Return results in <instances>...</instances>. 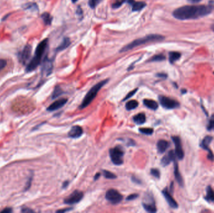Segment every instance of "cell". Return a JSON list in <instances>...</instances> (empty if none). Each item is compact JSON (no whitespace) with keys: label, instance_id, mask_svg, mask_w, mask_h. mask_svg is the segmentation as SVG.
<instances>
[{"label":"cell","instance_id":"6da1fadb","mask_svg":"<svg viewBox=\"0 0 214 213\" xmlns=\"http://www.w3.org/2000/svg\"><path fill=\"white\" fill-rule=\"evenodd\" d=\"M213 8L212 5L183 6L176 9L173 15L176 19L180 20L197 19L210 14Z\"/></svg>","mask_w":214,"mask_h":213},{"label":"cell","instance_id":"7a4b0ae2","mask_svg":"<svg viewBox=\"0 0 214 213\" xmlns=\"http://www.w3.org/2000/svg\"><path fill=\"white\" fill-rule=\"evenodd\" d=\"M48 46V40L45 39L43 40L40 43L38 44L36 48L35 56L32 58L26 66V71L27 72H31L35 70L41 63L43 56Z\"/></svg>","mask_w":214,"mask_h":213},{"label":"cell","instance_id":"3957f363","mask_svg":"<svg viewBox=\"0 0 214 213\" xmlns=\"http://www.w3.org/2000/svg\"><path fill=\"white\" fill-rule=\"evenodd\" d=\"M165 39V37L162 35L160 34H150L146 36L145 37L139 38L137 40H134L133 42H130L124 48H122L120 50V52H125L129 51L132 49H133L137 46H139L142 45H144L146 43H149L150 42H155V41H160Z\"/></svg>","mask_w":214,"mask_h":213},{"label":"cell","instance_id":"277c9868","mask_svg":"<svg viewBox=\"0 0 214 213\" xmlns=\"http://www.w3.org/2000/svg\"><path fill=\"white\" fill-rule=\"evenodd\" d=\"M108 81V80L101 81L91 88L87 93L86 96H85L82 102L81 105L79 106V109H82L87 107L91 102V101L95 98V97L96 96L98 93L99 92V91L101 89V88L104 86V85H105Z\"/></svg>","mask_w":214,"mask_h":213},{"label":"cell","instance_id":"5b68a950","mask_svg":"<svg viewBox=\"0 0 214 213\" xmlns=\"http://www.w3.org/2000/svg\"><path fill=\"white\" fill-rule=\"evenodd\" d=\"M124 151L120 147H115L110 150V156L115 165H121L124 162Z\"/></svg>","mask_w":214,"mask_h":213},{"label":"cell","instance_id":"8992f818","mask_svg":"<svg viewBox=\"0 0 214 213\" xmlns=\"http://www.w3.org/2000/svg\"><path fill=\"white\" fill-rule=\"evenodd\" d=\"M158 100L162 107L167 109H174L180 107L179 102L167 96H159Z\"/></svg>","mask_w":214,"mask_h":213},{"label":"cell","instance_id":"52a82bcc","mask_svg":"<svg viewBox=\"0 0 214 213\" xmlns=\"http://www.w3.org/2000/svg\"><path fill=\"white\" fill-rule=\"evenodd\" d=\"M105 198L110 203L113 204H117L123 199V196L114 189H110L107 191Z\"/></svg>","mask_w":214,"mask_h":213},{"label":"cell","instance_id":"ba28073f","mask_svg":"<svg viewBox=\"0 0 214 213\" xmlns=\"http://www.w3.org/2000/svg\"><path fill=\"white\" fill-rule=\"evenodd\" d=\"M143 206L144 209L149 212H157V208L154 197L150 194H146L143 201Z\"/></svg>","mask_w":214,"mask_h":213},{"label":"cell","instance_id":"9c48e42d","mask_svg":"<svg viewBox=\"0 0 214 213\" xmlns=\"http://www.w3.org/2000/svg\"><path fill=\"white\" fill-rule=\"evenodd\" d=\"M213 138L211 136H206L202 141H201L200 146L203 149L207 151L208 152V155L207 158L210 161H214V154H213V152L209 148V145L213 141Z\"/></svg>","mask_w":214,"mask_h":213},{"label":"cell","instance_id":"30bf717a","mask_svg":"<svg viewBox=\"0 0 214 213\" xmlns=\"http://www.w3.org/2000/svg\"><path fill=\"white\" fill-rule=\"evenodd\" d=\"M83 198V193L82 191L76 190L73 191L68 196H67L65 200L64 203L66 204H74L79 203Z\"/></svg>","mask_w":214,"mask_h":213},{"label":"cell","instance_id":"8fae6325","mask_svg":"<svg viewBox=\"0 0 214 213\" xmlns=\"http://www.w3.org/2000/svg\"><path fill=\"white\" fill-rule=\"evenodd\" d=\"M172 139L175 145V153L176 156L179 160H182L185 156L184 151L182 148V145L181 143V139L178 136H172Z\"/></svg>","mask_w":214,"mask_h":213},{"label":"cell","instance_id":"7c38bea8","mask_svg":"<svg viewBox=\"0 0 214 213\" xmlns=\"http://www.w3.org/2000/svg\"><path fill=\"white\" fill-rule=\"evenodd\" d=\"M162 194H163L164 198H165V199L167 201V202L168 203V205L171 207V208H173V209H177V208H178V207H179L178 203H176V201L174 199L172 196L171 195L170 193L168 191L167 187L165 188L164 190L162 191Z\"/></svg>","mask_w":214,"mask_h":213},{"label":"cell","instance_id":"4fadbf2b","mask_svg":"<svg viewBox=\"0 0 214 213\" xmlns=\"http://www.w3.org/2000/svg\"><path fill=\"white\" fill-rule=\"evenodd\" d=\"M176 154L175 151L173 150L170 151L168 154H166L165 156H164L163 157V158L161 160V164L162 165L165 167L167 166L168 165H169L170 163L171 162H174V161L176 160Z\"/></svg>","mask_w":214,"mask_h":213},{"label":"cell","instance_id":"5bb4252c","mask_svg":"<svg viewBox=\"0 0 214 213\" xmlns=\"http://www.w3.org/2000/svg\"><path fill=\"white\" fill-rule=\"evenodd\" d=\"M32 47L30 45H27L24 48V49L20 54V60L23 64H25L29 59L32 54Z\"/></svg>","mask_w":214,"mask_h":213},{"label":"cell","instance_id":"9a60e30c","mask_svg":"<svg viewBox=\"0 0 214 213\" xmlns=\"http://www.w3.org/2000/svg\"><path fill=\"white\" fill-rule=\"evenodd\" d=\"M67 101H68V100L65 99V98L58 100L54 102H53L51 105L49 106L47 108V110L48 111H56V110H57V109L62 108L66 104Z\"/></svg>","mask_w":214,"mask_h":213},{"label":"cell","instance_id":"2e32d148","mask_svg":"<svg viewBox=\"0 0 214 213\" xmlns=\"http://www.w3.org/2000/svg\"><path fill=\"white\" fill-rule=\"evenodd\" d=\"M82 127L79 126H73L68 132V136L71 138H78L83 135Z\"/></svg>","mask_w":214,"mask_h":213},{"label":"cell","instance_id":"e0dca14e","mask_svg":"<svg viewBox=\"0 0 214 213\" xmlns=\"http://www.w3.org/2000/svg\"><path fill=\"white\" fill-rule=\"evenodd\" d=\"M174 176H175V179L177 181V182L179 183V184L180 186L183 187V184H184V182H183V178H182V176L180 174V172L179 171L178 163H177L176 160L174 161Z\"/></svg>","mask_w":214,"mask_h":213},{"label":"cell","instance_id":"ac0fdd59","mask_svg":"<svg viewBox=\"0 0 214 213\" xmlns=\"http://www.w3.org/2000/svg\"><path fill=\"white\" fill-rule=\"evenodd\" d=\"M52 69H53L52 62L50 59L45 58L42 66V72L48 76L51 74Z\"/></svg>","mask_w":214,"mask_h":213},{"label":"cell","instance_id":"d6986e66","mask_svg":"<svg viewBox=\"0 0 214 213\" xmlns=\"http://www.w3.org/2000/svg\"><path fill=\"white\" fill-rule=\"evenodd\" d=\"M157 149L159 153H163L169 147V143L166 140L160 139L157 143Z\"/></svg>","mask_w":214,"mask_h":213},{"label":"cell","instance_id":"ffe728a7","mask_svg":"<svg viewBox=\"0 0 214 213\" xmlns=\"http://www.w3.org/2000/svg\"><path fill=\"white\" fill-rule=\"evenodd\" d=\"M204 199L209 203L214 202V190L211 186H208L206 189V195L204 196Z\"/></svg>","mask_w":214,"mask_h":213},{"label":"cell","instance_id":"44dd1931","mask_svg":"<svg viewBox=\"0 0 214 213\" xmlns=\"http://www.w3.org/2000/svg\"><path fill=\"white\" fill-rule=\"evenodd\" d=\"M133 120L137 124H143L146 121V116L143 113H140L135 116H134Z\"/></svg>","mask_w":214,"mask_h":213},{"label":"cell","instance_id":"7402d4cb","mask_svg":"<svg viewBox=\"0 0 214 213\" xmlns=\"http://www.w3.org/2000/svg\"><path fill=\"white\" fill-rule=\"evenodd\" d=\"M143 104L145 105V106L149 108L150 109H152V110H156V109H157L158 108V104L157 103V102L152 100H148V99L144 100Z\"/></svg>","mask_w":214,"mask_h":213},{"label":"cell","instance_id":"603a6c76","mask_svg":"<svg viewBox=\"0 0 214 213\" xmlns=\"http://www.w3.org/2000/svg\"><path fill=\"white\" fill-rule=\"evenodd\" d=\"M132 11H139L142 10L146 7V3L143 1H134L132 4Z\"/></svg>","mask_w":214,"mask_h":213},{"label":"cell","instance_id":"cb8c5ba5","mask_svg":"<svg viewBox=\"0 0 214 213\" xmlns=\"http://www.w3.org/2000/svg\"><path fill=\"white\" fill-rule=\"evenodd\" d=\"M181 56V54L179 52L172 51L169 53V61L170 63H174L177 60L179 59Z\"/></svg>","mask_w":214,"mask_h":213},{"label":"cell","instance_id":"d4e9b609","mask_svg":"<svg viewBox=\"0 0 214 213\" xmlns=\"http://www.w3.org/2000/svg\"><path fill=\"white\" fill-rule=\"evenodd\" d=\"M71 44V41L68 38H65L63 39L62 43H61L57 48L58 51H63V50L68 48Z\"/></svg>","mask_w":214,"mask_h":213},{"label":"cell","instance_id":"484cf974","mask_svg":"<svg viewBox=\"0 0 214 213\" xmlns=\"http://www.w3.org/2000/svg\"><path fill=\"white\" fill-rule=\"evenodd\" d=\"M138 106V102L136 100H131L128 101L125 105L126 109L128 111L132 110V109H135Z\"/></svg>","mask_w":214,"mask_h":213},{"label":"cell","instance_id":"4316f807","mask_svg":"<svg viewBox=\"0 0 214 213\" xmlns=\"http://www.w3.org/2000/svg\"><path fill=\"white\" fill-rule=\"evenodd\" d=\"M41 18L46 25H51L52 21V17L48 13H44L41 15Z\"/></svg>","mask_w":214,"mask_h":213},{"label":"cell","instance_id":"83f0119b","mask_svg":"<svg viewBox=\"0 0 214 213\" xmlns=\"http://www.w3.org/2000/svg\"><path fill=\"white\" fill-rule=\"evenodd\" d=\"M63 91L62 89V88H61L59 86H56L53 91V94H52V96H51L52 99H55V98H58V97L62 95L63 94Z\"/></svg>","mask_w":214,"mask_h":213},{"label":"cell","instance_id":"f1b7e54d","mask_svg":"<svg viewBox=\"0 0 214 213\" xmlns=\"http://www.w3.org/2000/svg\"><path fill=\"white\" fill-rule=\"evenodd\" d=\"M207 130L209 131L214 130V114H213L208 121L207 125Z\"/></svg>","mask_w":214,"mask_h":213},{"label":"cell","instance_id":"f546056e","mask_svg":"<svg viewBox=\"0 0 214 213\" xmlns=\"http://www.w3.org/2000/svg\"><path fill=\"white\" fill-rule=\"evenodd\" d=\"M139 131L143 135H151L154 132V129L150 128V127H141L139 129Z\"/></svg>","mask_w":214,"mask_h":213},{"label":"cell","instance_id":"4dcf8cb0","mask_svg":"<svg viewBox=\"0 0 214 213\" xmlns=\"http://www.w3.org/2000/svg\"><path fill=\"white\" fill-rule=\"evenodd\" d=\"M103 174L104 177L107 178V179H115L117 178V176L115 174H114L113 173L110 172L108 171H107V170H103Z\"/></svg>","mask_w":214,"mask_h":213},{"label":"cell","instance_id":"1f68e13d","mask_svg":"<svg viewBox=\"0 0 214 213\" xmlns=\"http://www.w3.org/2000/svg\"><path fill=\"white\" fill-rule=\"evenodd\" d=\"M128 0H116V1L112 4V8H118L124 3H125V2H128Z\"/></svg>","mask_w":214,"mask_h":213},{"label":"cell","instance_id":"d6a6232c","mask_svg":"<svg viewBox=\"0 0 214 213\" xmlns=\"http://www.w3.org/2000/svg\"><path fill=\"white\" fill-rule=\"evenodd\" d=\"M165 59V56L162 55V54H158V55H155V56L153 57L151 59V61H162Z\"/></svg>","mask_w":214,"mask_h":213},{"label":"cell","instance_id":"836d02e7","mask_svg":"<svg viewBox=\"0 0 214 213\" xmlns=\"http://www.w3.org/2000/svg\"><path fill=\"white\" fill-rule=\"evenodd\" d=\"M150 173L152 176H154L156 178H160V171L157 169H151L150 170Z\"/></svg>","mask_w":214,"mask_h":213},{"label":"cell","instance_id":"e575fe53","mask_svg":"<svg viewBox=\"0 0 214 213\" xmlns=\"http://www.w3.org/2000/svg\"><path fill=\"white\" fill-rule=\"evenodd\" d=\"M101 0H89V5L91 8H95L100 3Z\"/></svg>","mask_w":214,"mask_h":213},{"label":"cell","instance_id":"d590c367","mask_svg":"<svg viewBox=\"0 0 214 213\" xmlns=\"http://www.w3.org/2000/svg\"><path fill=\"white\" fill-rule=\"evenodd\" d=\"M137 91H138V89H135L134 90L132 91L131 92H130L125 96V98L124 99V101H125V100H126L128 99H129V98H131V97H132L133 95H135V94L136 93V92Z\"/></svg>","mask_w":214,"mask_h":213},{"label":"cell","instance_id":"8d00e7d4","mask_svg":"<svg viewBox=\"0 0 214 213\" xmlns=\"http://www.w3.org/2000/svg\"><path fill=\"white\" fill-rule=\"evenodd\" d=\"M7 64V61L3 59H0V71L5 68Z\"/></svg>","mask_w":214,"mask_h":213},{"label":"cell","instance_id":"74e56055","mask_svg":"<svg viewBox=\"0 0 214 213\" xmlns=\"http://www.w3.org/2000/svg\"><path fill=\"white\" fill-rule=\"evenodd\" d=\"M32 176H31V177L29 178L28 179V181H27V183L25 186V188H24V191H27L28 190L30 186H31V184H32Z\"/></svg>","mask_w":214,"mask_h":213},{"label":"cell","instance_id":"f35d334b","mask_svg":"<svg viewBox=\"0 0 214 213\" xmlns=\"http://www.w3.org/2000/svg\"><path fill=\"white\" fill-rule=\"evenodd\" d=\"M138 197V194H130V195H129L126 198V200H128V201L134 200V199H135L136 198H137Z\"/></svg>","mask_w":214,"mask_h":213},{"label":"cell","instance_id":"ab89813d","mask_svg":"<svg viewBox=\"0 0 214 213\" xmlns=\"http://www.w3.org/2000/svg\"><path fill=\"white\" fill-rule=\"evenodd\" d=\"M12 212H13V210H12L11 208H7L1 211V212H4V213H11Z\"/></svg>","mask_w":214,"mask_h":213},{"label":"cell","instance_id":"60d3db41","mask_svg":"<svg viewBox=\"0 0 214 213\" xmlns=\"http://www.w3.org/2000/svg\"><path fill=\"white\" fill-rule=\"evenodd\" d=\"M21 212H33L34 211L32 209H30L29 208H23L21 209Z\"/></svg>","mask_w":214,"mask_h":213},{"label":"cell","instance_id":"b9f144b4","mask_svg":"<svg viewBox=\"0 0 214 213\" xmlns=\"http://www.w3.org/2000/svg\"><path fill=\"white\" fill-rule=\"evenodd\" d=\"M76 13H77V15H79V16H81L82 15V14H83L82 10L81 9V8L79 7H78V8L77 10H76Z\"/></svg>","mask_w":214,"mask_h":213},{"label":"cell","instance_id":"7bdbcfd3","mask_svg":"<svg viewBox=\"0 0 214 213\" xmlns=\"http://www.w3.org/2000/svg\"><path fill=\"white\" fill-rule=\"evenodd\" d=\"M127 144H128V146H135V141H133V140L130 139V140H129V142L127 143Z\"/></svg>","mask_w":214,"mask_h":213},{"label":"cell","instance_id":"ee69618b","mask_svg":"<svg viewBox=\"0 0 214 213\" xmlns=\"http://www.w3.org/2000/svg\"><path fill=\"white\" fill-rule=\"evenodd\" d=\"M157 76H158V77L163 78H166L167 77V75H165V74H164V73H159Z\"/></svg>","mask_w":214,"mask_h":213},{"label":"cell","instance_id":"f6af8a7d","mask_svg":"<svg viewBox=\"0 0 214 213\" xmlns=\"http://www.w3.org/2000/svg\"><path fill=\"white\" fill-rule=\"evenodd\" d=\"M188 1L192 3H197L200 2L201 0H188Z\"/></svg>","mask_w":214,"mask_h":213},{"label":"cell","instance_id":"bcb514c9","mask_svg":"<svg viewBox=\"0 0 214 213\" xmlns=\"http://www.w3.org/2000/svg\"><path fill=\"white\" fill-rule=\"evenodd\" d=\"M68 184H69V182H68V181H65V182H64L63 184V188L66 187L67 186H68Z\"/></svg>","mask_w":214,"mask_h":213},{"label":"cell","instance_id":"7dc6e473","mask_svg":"<svg viewBox=\"0 0 214 213\" xmlns=\"http://www.w3.org/2000/svg\"><path fill=\"white\" fill-rule=\"evenodd\" d=\"M71 208H68V209H62V210H58V211H57V212H65V211H70V210H71Z\"/></svg>","mask_w":214,"mask_h":213},{"label":"cell","instance_id":"c3c4849f","mask_svg":"<svg viewBox=\"0 0 214 213\" xmlns=\"http://www.w3.org/2000/svg\"><path fill=\"white\" fill-rule=\"evenodd\" d=\"M132 179L133 180V182H137V183H138V184H140V181H139L138 179H137V178H135L133 177V178H132Z\"/></svg>","mask_w":214,"mask_h":213},{"label":"cell","instance_id":"681fc988","mask_svg":"<svg viewBox=\"0 0 214 213\" xmlns=\"http://www.w3.org/2000/svg\"><path fill=\"white\" fill-rule=\"evenodd\" d=\"M100 173H96V175L95 176V177H94V179H95V180L98 179H99V178L100 177Z\"/></svg>","mask_w":214,"mask_h":213},{"label":"cell","instance_id":"f907efd6","mask_svg":"<svg viewBox=\"0 0 214 213\" xmlns=\"http://www.w3.org/2000/svg\"><path fill=\"white\" fill-rule=\"evenodd\" d=\"M187 93V90L186 89H182V94H185Z\"/></svg>","mask_w":214,"mask_h":213},{"label":"cell","instance_id":"816d5d0a","mask_svg":"<svg viewBox=\"0 0 214 213\" xmlns=\"http://www.w3.org/2000/svg\"><path fill=\"white\" fill-rule=\"evenodd\" d=\"M71 1H72L73 3H75V2H76L78 1V0H71Z\"/></svg>","mask_w":214,"mask_h":213},{"label":"cell","instance_id":"f5cc1de1","mask_svg":"<svg viewBox=\"0 0 214 213\" xmlns=\"http://www.w3.org/2000/svg\"><path fill=\"white\" fill-rule=\"evenodd\" d=\"M212 29L213 30V31H214V25H212Z\"/></svg>","mask_w":214,"mask_h":213}]
</instances>
